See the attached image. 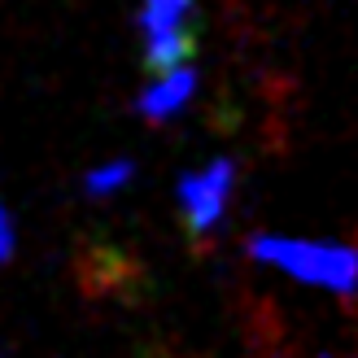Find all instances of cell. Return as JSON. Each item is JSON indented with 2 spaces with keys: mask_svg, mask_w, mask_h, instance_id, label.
Wrapping results in <instances>:
<instances>
[{
  "mask_svg": "<svg viewBox=\"0 0 358 358\" xmlns=\"http://www.w3.org/2000/svg\"><path fill=\"white\" fill-rule=\"evenodd\" d=\"M249 258L271 266L275 275L301 284V289L354 301L358 297V245L328 236H293V231H254L245 241Z\"/></svg>",
  "mask_w": 358,
  "mask_h": 358,
  "instance_id": "cell-1",
  "label": "cell"
},
{
  "mask_svg": "<svg viewBox=\"0 0 358 358\" xmlns=\"http://www.w3.org/2000/svg\"><path fill=\"white\" fill-rule=\"evenodd\" d=\"M231 192H236V162H231V157H210V162L179 175L175 206H179V219H184L188 236L206 241L223 227Z\"/></svg>",
  "mask_w": 358,
  "mask_h": 358,
  "instance_id": "cell-2",
  "label": "cell"
},
{
  "mask_svg": "<svg viewBox=\"0 0 358 358\" xmlns=\"http://www.w3.org/2000/svg\"><path fill=\"white\" fill-rule=\"evenodd\" d=\"M192 17H196V0H140L136 27H140V48H145L149 70L192 62L196 52Z\"/></svg>",
  "mask_w": 358,
  "mask_h": 358,
  "instance_id": "cell-3",
  "label": "cell"
},
{
  "mask_svg": "<svg viewBox=\"0 0 358 358\" xmlns=\"http://www.w3.org/2000/svg\"><path fill=\"white\" fill-rule=\"evenodd\" d=\"M196 87H201V75H196L192 62H179L166 70H149L145 87L136 96V114L145 122H171L196 101Z\"/></svg>",
  "mask_w": 358,
  "mask_h": 358,
  "instance_id": "cell-4",
  "label": "cell"
},
{
  "mask_svg": "<svg viewBox=\"0 0 358 358\" xmlns=\"http://www.w3.org/2000/svg\"><path fill=\"white\" fill-rule=\"evenodd\" d=\"M131 179H136V162H131V157H105V162L83 171V192L92 196V201H110V196H118Z\"/></svg>",
  "mask_w": 358,
  "mask_h": 358,
  "instance_id": "cell-5",
  "label": "cell"
},
{
  "mask_svg": "<svg viewBox=\"0 0 358 358\" xmlns=\"http://www.w3.org/2000/svg\"><path fill=\"white\" fill-rule=\"evenodd\" d=\"M13 254H17V231H13V219H9L5 201H0V266H5Z\"/></svg>",
  "mask_w": 358,
  "mask_h": 358,
  "instance_id": "cell-6",
  "label": "cell"
}]
</instances>
